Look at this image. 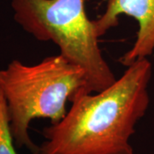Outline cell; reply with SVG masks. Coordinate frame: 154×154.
I'll return each mask as SVG.
<instances>
[{
	"instance_id": "1",
	"label": "cell",
	"mask_w": 154,
	"mask_h": 154,
	"mask_svg": "<svg viewBox=\"0 0 154 154\" xmlns=\"http://www.w3.org/2000/svg\"><path fill=\"white\" fill-rule=\"evenodd\" d=\"M152 63L135 61L97 94L82 92L65 116L44 128L40 154H134L130 138L149 106Z\"/></svg>"
},
{
	"instance_id": "2",
	"label": "cell",
	"mask_w": 154,
	"mask_h": 154,
	"mask_svg": "<svg viewBox=\"0 0 154 154\" xmlns=\"http://www.w3.org/2000/svg\"><path fill=\"white\" fill-rule=\"evenodd\" d=\"M0 89L14 142L32 152H39V147L29 136L30 122L48 118L57 123L66 115L67 101L71 102L82 92L90 94L85 71L60 53L33 65L13 60L0 69Z\"/></svg>"
},
{
	"instance_id": "3",
	"label": "cell",
	"mask_w": 154,
	"mask_h": 154,
	"mask_svg": "<svg viewBox=\"0 0 154 154\" xmlns=\"http://www.w3.org/2000/svg\"><path fill=\"white\" fill-rule=\"evenodd\" d=\"M86 0H11L14 19L39 41H51L60 54L86 73L90 94L116 81L99 45Z\"/></svg>"
},
{
	"instance_id": "4",
	"label": "cell",
	"mask_w": 154,
	"mask_h": 154,
	"mask_svg": "<svg viewBox=\"0 0 154 154\" xmlns=\"http://www.w3.org/2000/svg\"><path fill=\"white\" fill-rule=\"evenodd\" d=\"M122 14L134 17L139 24L135 42L120 58L122 64L128 67L153 53L154 0H108L105 13L94 21L98 37L116 27Z\"/></svg>"
},
{
	"instance_id": "5",
	"label": "cell",
	"mask_w": 154,
	"mask_h": 154,
	"mask_svg": "<svg viewBox=\"0 0 154 154\" xmlns=\"http://www.w3.org/2000/svg\"><path fill=\"white\" fill-rule=\"evenodd\" d=\"M0 154H17L5 97L0 89ZM33 154H40L33 152Z\"/></svg>"
}]
</instances>
